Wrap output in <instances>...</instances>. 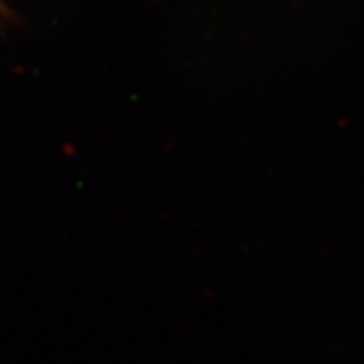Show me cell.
Wrapping results in <instances>:
<instances>
[{"instance_id": "cell-1", "label": "cell", "mask_w": 364, "mask_h": 364, "mask_svg": "<svg viewBox=\"0 0 364 364\" xmlns=\"http://www.w3.org/2000/svg\"><path fill=\"white\" fill-rule=\"evenodd\" d=\"M4 15H6V6H4V2L0 0V19H2Z\"/></svg>"}]
</instances>
